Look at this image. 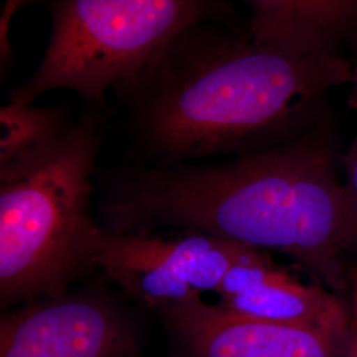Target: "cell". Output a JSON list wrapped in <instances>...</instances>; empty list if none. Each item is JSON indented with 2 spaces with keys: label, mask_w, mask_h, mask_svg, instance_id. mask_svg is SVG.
Here are the masks:
<instances>
[{
  "label": "cell",
  "mask_w": 357,
  "mask_h": 357,
  "mask_svg": "<svg viewBox=\"0 0 357 357\" xmlns=\"http://www.w3.org/2000/svg\"><path fill=\"white\" fill-rule=\"evenodd\" d=\"M98 224L107 231L196 230L278 252L347 296L357 261V212L321 132L215 165L115 171L105 181Z\"/></svg>",
  "instance_id": "6da1fadb"
},
{
  "label": "cell",
  "mask_w": 357,
  "mask_h": 357,
  "mask_svg": "<svg viewBox=\"0 0 357 357\" xmlns=\"http://www.w3.org/2000/svg\"><path fill=\"white\" fill-rule=\"evenodd\" d=\"M352 82L337 53H299L217 26L187 28L118 90L144 166L277 147L303 135L330 90Z\"/></svg>",
  "instance_id": "7a4b0ae2"
},
{
  "label": "cell",
  "mask_w": 357,
  "mask_h": 357,
  "mask_svg": "<svg viewBox=\"0 0 357 357\" xmlns=\"http://www.w3.org/2000/svg\"><path fill=\"white\" fill-rule=\"evenodd\" d=\"M101 114L81 115L56 141L0 167V307L68 293L89 274L102 228L93 174Z\"/></svg>",
  "instance_id": "3957f363"
},
{
  "label": "cell",
  "mask_w": 357,
  "mask_h": 357,
  "mask_svg": "<svg viewBox=\"0 0 357 357\" xmlns=\"http://www.w3.org/2000/svg\"><path fill=\"white\" fill-rule=\"evenodd\" d=\"M225 15L220 0H54L44 56L10 100L33 103L47 91L72 90L100 101L183 31Z\"/></svg>",
  "instance_id": "277c9868"
},
{
  "label": "cell",
  "mask_w": 357,
  "mask_h": 357,
  "mask_svg": "<svg viewBox=\"0 0 357 357\" xmlns=\"http://www.w3.org/2000/svg\"><path fill=\"white\" fill-rule=\"evenodd\" d=\"M246 248L196 230L166 234L102 229L96 265L125 295L159 314L216 293Z\"/></svg>",
  "instance_id": "5b68a950"
},
{
  "label": "cell",
  "mask_w": 357,
  "mask_h": 357,
  "mask_svg": "<svg viewBox=\"0 0 357 357\" xmlns=\"http://www.w3.org/2000/svg\"><path fill=\"white\" fill-rule=\"evenodd\" d=\"M142 333L109 294L85 289L6 310L0 357H139Z\"/></svg>",
  "instance_id": "8992f818"
},
{
  "label": "cell",
  "mask_w": 357,
  "mask_h": 357,
  "mask_svg": "<svg viewBox=\"0 0 357 357\" xmlns=\"http://www.w3.org/2000/svg\"><path fill=\"white\" fill-rule=\"evenodd\" d=\"M216 294L217 307L241 318L311 328L343 339L348 335L347 299L299 281L265 250L246 248Z\"/></svg>",
  "instance_id": "52a82bcc"
},
{
  "label": "cell",
  "mask_w": 357,
  "mask_h": 357,
  "mask_svg": "<svg viewBox=\"0 0 357 357\" xmlns=\"http://www.w3.org/2000/svg\"><path fill=\"white\" fill-rule=\"evenodd\" d=\"M178 357H343L347 339L229 314L196 301L156 314Z\"/></svg>",
  "instance_id": "ba28073f"
},
{
  "label": "cell",
  "mask_w": 357,
  "mask_h": 357,
  "mask_svg": "<svg viewBox=\"0 0 357 357\" xmlns=\"http://www.w3.org/2000/svg\"><path fill=\"white\" fill-rule=\"evenodd\" d=\"M250 8L249 36L299 53H337L357 31V0H243Z\"/></svg>",
  "instance_id": "9c48e42d"
},
{
  "label": "cell",
  "mask_w": 357,
  "mask_h": 357,
  "mask_svg": "<svg viewBox=\"0 0 357 357\" xmlns=\"http://www.w3.org/2000/svg\"><path fill=\"white\" fill-rule=\"evenodd\" d=\"M72 123L63 106L8 100L0 107V167L56 141Z\"/></svg>",
  "instance_id": "30bf717a"
},
{
  "label": "cell",
  "mask_w": 357,
  "mask_h": 357,
  "mask_svg": "<svg viewBox=\"0 0 357 357\" xmlns=\"http://www.w3.org/2000/svg\"><path fill=\"white\" fill-rule=\"evenodd\" d=\"M345 298L349 308V327L343 357H357V261L348 271V291Z\"/></svg>",
  "instance_id": "8fae6325"
},
{
  "label": "cell",
  "mask_w": 357,
  "mask_h": 357,
  "mask_svg": "<svg viewBox=\"0 0 357 357\" xmlns=\"http://www.w3.org/2000/svg\"><path fill=\"white\" fill-rule=\"evenodd\" d=\"M23 0H4V6L1 10L0 16V51H1V61L4 63L7 57L11 54V47H10V24L13 20V16L22 4Z\"/></svg>",
  "instance_id": "7c38bea8"
},
{
  "label": "cell",
  "mask_w": 357,
  "mask_h": 357,
  "mask_svg": "<svg viewBox=\"0 0 357 357\" xmlns=\"http://www.w3.org/2000/svg\"><path fill=\"white\" fill-rule=\"evenodd\" d=\"M344 167L347 175L345 185L357 212V137L344 156Z\"/></svg>",
  "instance_id": "4fadbf2b"
},
{
  "label": "cell",
  "mask_w": 357,
  "mask_h": 357,
  "mask_svg": "<svg viewBox=\"0 0 357 357\" xmlns=\"http://www.w3.org/2000/svg\"><path fill=\"white\" fill-rule=\"evenodd\" d=\"M352 64V82H351V93H349V105L357 113V52L355 54V61Z\"/></svg>",
  "instance_id": "5bb4252c"
}]
</instances>
